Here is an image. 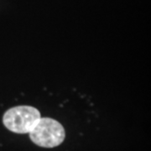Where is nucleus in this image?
<instances>
[{
    "instance_id": "nucleus-1",
    "label": "nucleus",
    "mask_w": 151,
    "mask_h": 151,
    "mask_svg": "<svg viewBox=\"0 0 151 151\" xmlns=\"http://www.w3.org/2000/svg\"><path fill=\"white\" fill-rule=\"evenodd\" d=\"M34 144L43 148H54L64 141L65 132L58 121L50 118H40L29 133Z\"/></svg>"
},
{
    "instance_id": "nucleus-2",
    "label": "nucleus",
    "mask_w": 151,
    "mask_h": 151,
    "mask_svg": "<svg viewBox=\"0 0 151 151\" xmlns=\"http://www.w3.org/2000/svg\"><path fill=\"white\" fill-rule=\"evenodd\" d=\"M40 113L31 106H18L9 109L4 115L3 123L15 134H27L40 119Z\"/></svg>"
}]
</instances>
